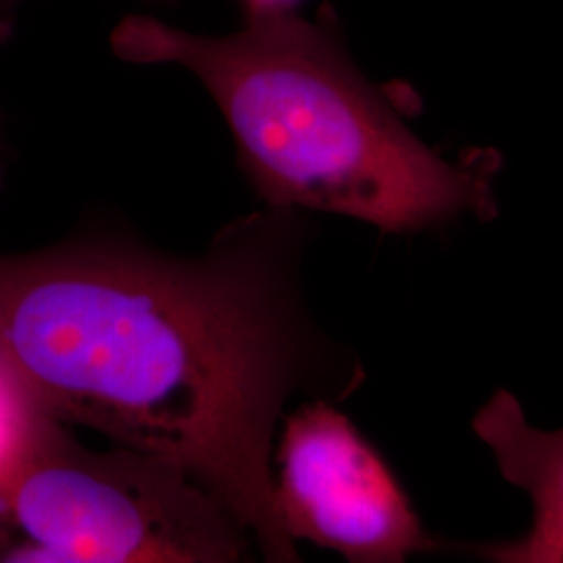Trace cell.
<instances>
[{
    "label": "cell",
    "instance_id": "1",
    "mask_svg": "<svg viewBox=\"0 0 563 563\" xmlns=\"http://www.w3.org/2000/svg\"><path fill=\"white\" fill-rule=\"evenodd\" d=\"M307 241L305 211L263 205L197 255L109 236L0 255V357L46 413L178 463L262 560L299 562L274 484L284 409L363 378L305 301Z\"/></svg>",
    "mask_w": 563,
    "mask_h": 563
},
{
    "label": "cell",
    "instance_id": "2",
    "mask_svg": "<svg viewBox=\"0 0 563 563\" xmlns=\"http://www.w3.org/2000/svg\"><path fill=\"white\" fill-rule=\"evenodd\" d=\"M109 46L125 63L178 65L201 81L265 207L334 213L384 234L499 213L495 165L430 148L363 76L325 7L318 20L297 9L244 15L222 36L130 13Z\"/></svg>",
    "mask_w": 563,
    "mask_h": 563
},
{
    "label": "cell",
    "instance_id": "3",
    "mask_svg": "<svg viewBox=\"0 0 563 563\" xmlns=\"http://www.w3.org/2000/svg\"><path fill=\"white\" fill-rule=\"evenodd\" d=\"M251 532L178 463L92 451L53 418L0 486V562L236 563Z\"/></svg>",
    "mask_w": 563,
    "mask_h": 563
},
{
    "label": "cell",
    "instance_id": "4",
    "mask_svg": "<svg viewBox=\"0 0 563 563\" xmlns=\"http://www.w3.org/2000/svg\"><path fill=\"white\" fill-rule=\"evenodd\" d=\"M286 534L353 563H401L449 544L430 534L383 455L325 399L286 416L274 451Z\"/></svg>",
    "mask_w": 563,
    "mask_h": 563
},
{
    "label": "cell",
    "instance_id": "5",
    "mask_svg": "<svg viewBox=\"0 0 563 563\" xmlns=\"http://www.w3.org/2000/svg\"><path fill=\"white\" fill-rule=\"evenodd\" d=\"M472 428L501 476L532 505L528 530L501 543L460 544V551L495 563H563V428L528 422L522 402L497 388L476 411Z\"/></svg>",
    "mask_w": 563,
    "mask_h": 563
},
{
    "label": "cell",
    "instance_id": "6",
    "mask_svg": "<svg viewBox=\"0 0 563 563\" xmlns=\"http://www.w3.org/2000/svg\"><path fill=\"white\" fill-rule=\"evenodd\" d=\"M51 420L53 416L42 409L13 367L0 357V486Z\"/></svg>",
    "mask_w": 563,
    "mask_h": 563
},
{
    "label": "cell",
    "instance_id": "7",
    "mask_svg": "<svg viewBox=\"0 0 563 563\" xmlns=\"http://www.w3.org/2000/svg\"><path fill=\"white\" fill-rule=\"evenodd\" d=\"M25 0H0V44L9 41L13 30H15V21H18V13H20V7ZM144 4H151V7H163V9H169V7H176L180 0H139Z\"/></svg>",
    "mask_w": 563,
    "mask_h": 563
},
{
    "label": "cell",
    "instance_id": "8",
    "mask_svg": "<svg viewBox=\"0 0 563 563\" xmlns=\"http://www.w3.org/2000/svg\"><path fill=\"white\" fill-rule=\"evenodd\" d=\"M244 15L257 13H276V11H295L301 0H239Z\"/></svg>",
    "mask_w": 563,
    "mask_h": 563
},
{
    "label": "cell",
    "instance_id": "9",
    "mask_svg": "<svg viewBox=\"0 0 563 563\" xmlns=\"http://www.w3.org/2000/svg\"><path fill=\"white\" fill-rule=\"evenodd\" d=\"M4 169H7V142H4V134L0 128V188L4 181Z\"/></svg>",
    "mask_w": 563,
    "mask_h": 563
}]
</instances>
